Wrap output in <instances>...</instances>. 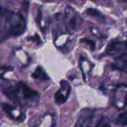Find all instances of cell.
Instances as JSON below:
<instances>
[{"label": "cell", "instance_id": "16", "mask_svg": "<svg viewBox=\"0 0 127 127\" xmlns=\"http://www.w3.org/2000/svg\"></svg>", "mask_w": 127, "mask_h": 127}, {"label": "cell", "instance_id": "5", "mask_svg": "<svg viewBox=\"0 0 127 127\" xmlns=\"http://www.w3.org/2000/svg\"><path fill=\"white\" fill-rule=\"evenodd\" d=\"M25 23L22 18L19 21H17L14 24L11 25L9 27V32L10 34L14 36H17L21 35L24 30Z\"/></svg>", "mask_w": 127, "mask_h": 127}, {"label": "cell", "instance_id": "6", "mask_svg": "<svg viewBox=\"0 0 127 127\" xmlns=\"http://www.w3.org/2000/svg\"><path fill=\"white\" fill-rule=\"evenodd\" d=\"M114 68L124 69L127 67V53H124L116 59V63L113 64Z\"/></svg>", "mask_w": 127, "mask_h": 127}, {"label": "cell", "instance_id": "13", "mask_svg": "<svg viewBox=\"0 0 127 127\" xmlns=\"http://www.w3.org/2000/svg\"><path fill=\"white\" fill-rule=\"evenodd\" d=\"M81 41L88 45L91 50H94L95 48V43L93 40L88 38H83L81 40Z\"/></svg>", "mask_w": 127, "mask_h": 127}, {"label": "cell", "instance_id": "2", "mask_svg": "<svg viewBox=\"0 0 127 127\" xmlns=\"http://www.w3.org/2000/svg\"><path fill=\"white\" fill-rule=\"evenodd\" d=\"M127 50V41H113L106 47V53L111 56H119L124 54Z\"/></svg>", "mask_w": 127, "mask_h": 127}, {"label": "cell", "instance_id": "3", "mask_svg": "<svg viewBox=\"0 0 127 127\" xmlns=\"http://www.w3.org/2000/svg\"><path fill=\"white\" fill-rule=\"evenodd\" d=\"M17 84L20 88V91L21 92L23 98L25 100L33 101L34 102L39 101V95L36 91L30 88L26 84L21 81L18 82Z\"/></svg>", "mask_w": 127, "mask_h": 127}, {"label": "cell", "instance_id": "14", "mask_svg": "<svg viewBox=\"0 0 127 127\" xmlns=\"http://www.w3.org/2000/svg\"><path fill=\"white\" fill-rule=\"evenodd\" d=\"M98 127H111L108 123H104V124H103L101 125H100V124Z\"/></svg>", "mask_w": 127, "mask_h": 127}, {"label": "cell", "instance_id": "12", "mask_svg": "<svg viewBox=\"0 0 127 127\" xmlns=\"http://www.w3.org/2000/svg\"><path fill=\"white\" fill-rule=\"evenodd\" d=\"M2 107L3 110L8 114V115L10 117H11V113L12 111L14 109V107L12 106H11L6 103H3L2 105Z\"/></svg>", "mask_w": 127, "mask_h": 127}, {"label": "cell", "instance_id": "11", "mask_svg": "<svg viewBox=\"0 0 127 127\" xmlns=\"http://www.w3.org/2000/svg\"><path fill=\"white\" fill-rule=\"evenodd\" d=\"M87 15L94 18H101L102 14L97 9L93 8H88L86 10Z\"/></svg>", "mask_w": 127, "mask_h": 127}, {"label": "cell", "instance_id": "15", "mask_svg": "<svg viewBox=\"0 0 127 127\" xmlns=\"http://www.w3.org/2000/svg\"><path fill=\"white\" fill-rule=\"evenodd\" d=\"M120 1H121V2H125L127 0H119Z\"/></svg>", "mask_w": 127, "mask_h": 127}, {"label": "cell", "instance_id": "10", "mask_svg": "<svg viewBox=\"0 0 127 127\" xmlns=\"http://www.w3.org/2000/svg\"><path fill=\"white\" fill-rule=\"evenodd\" d=\"M54 98L55 102L57 104H63L66 102L68 98L63 94V91L60 89L55 93L54 95Z\"/></svg>", "mask_w": 127, "mask_h": 127}, {"label": "cell", "instance_id": "8", "mask_svg": "<svg viewBox=\"0 0 127 127\" xmlns=\"http://www.w3.org/2000/svg\"><path fill=\"white\" fill-rule=\"evenodd\" d=\"M32 77L33 78L41 80H46L49 79V77L45 70L40 66H38L34 71L32 73Z\"/></svg>", "mask_w": 127, "mask_h": 127}, {"label": "cell", "instance_id": "1", "mask_svg": "<svg viewBox=\"0 0 127 127\" xmlns=\"http://www.w3.org/2000/svg\"><path fill=\"white\" fill-rule=\"evenodd\" d=\"M95 114L96 110L95 109H83L80 111L74 127H94L95 126L93 127H91V126L93 124Z\"/></svg>", "mask_w": 127, "mask_h": 127}, {"label": "cell", "instance_id": "7", "mask_svg": "<svg viewBox=\"0 0 127 127\" xmlns=\"http://www.w3.org/2000/svg\"><path fill=\"white\" fill-rule=\"evenodd\" d=\"M66 19L67 26L70 29L76 30L79 27L81 20L76 13H73V15L69 18L66 16Z\"/></svg>", "mask_w": 127, "mask_h": 127}, {"label": "cell", "instance_id": "9", "mask_svg": "<svg viewBox=\"0 0 127 127\" xmlns=\"http://www.w3.org/2000/svg\"><path fill=\"white\" fill-rule=\"evenodd\" d=\"M115 123L118 125L127 126V111L120 113L117 116Z\"/></svg>", "mask_w": 127, "mask_h": 127}, {"label": "cell", "instance_id": "4", "mask_svg": "<svg viewBox=\"0 0 127 127\" xmlns=\"http://www.w3.org/2000/svg\"><path fill=\"white\" fill-rule=\"evenodd\" d=\"M1 88L2 93L7 98L14 101L19 100L20 88L17 83L15 85H2Z\"/></svg>", "mask_w": 127, "mask_h": 127}]
</instances>
